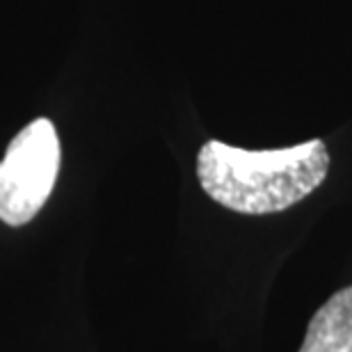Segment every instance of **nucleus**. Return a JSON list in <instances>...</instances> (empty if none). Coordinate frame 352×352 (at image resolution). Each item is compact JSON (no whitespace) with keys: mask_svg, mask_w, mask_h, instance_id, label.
Listing matches in <instances>:
<instances>
[{"mask_svg":"<svg viewBox=\"0 0 352 352\" xmlns=\"http://www.w3.org/2000/svg\"><path fill=\"white\" fill-rule=\"evenodd\" d=\"M329 165L322 140L267 151L208 140L197 156V179L220 206L243 215H267L307 199L327 179Z\"/></svg>","mask_w":352,"mask_h":352,"instance_id":"f257e3e1","label":"nucleus"},{"mask_svg":"<svg viewBox=\"0 0 352 352\" xmlns=\"http://www.w3.org/2000/svg\"><path fill=\"white\" fill-rule=\"evenodd\" d=\"M60 172V140L48 119L25 126L0 160V220L28 224L53 192Z\"/></svg>","mask_w":352,"mask_h":352,"instance_id":"f03ea898","label":"nucleus"},{"mask_svg":"<svg viewBox=\"0 0 352 352\" xmlns=\"http://www.w3.org/2000/svg\"><path fill=\"white\" fill-rule=\"evenodd\" d=\"M300 352H352V286L334 293L314 314Z\"/></svg>","mask_w":352,"mask_h":352,"instance_id":"7ed1b4c3","label":"nucleus"}]
</instances>
